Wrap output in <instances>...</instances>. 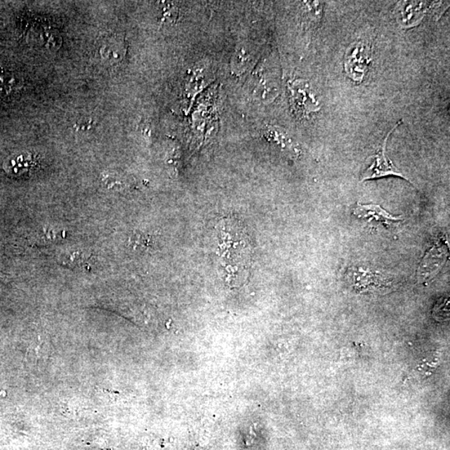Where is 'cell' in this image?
I'll use <instances>...</instances> for the list:
<instances>
[{
    "instance_id": "1",
    "label": "cell",
    "mask_w": 450,
    "mask_h": 450,
    "mask_svg": "<svg viewBox=\"0 0 450 450\" xmlns=\"http://www.w3.org/2000/svg\"><path fill=\"white\" fill-rule=\"evenodd\" d=\"M220 262L224 269L225 282L231 287H239L247 277L251 261V246L246 232L234 220H223L220 225Z\"/></svg>"
},
{
    "instance_id": "2",
    "label": "cell",
    "mask_w": 450,
    "mask_h": 450,
    "mask_svg": "<svg viewBox=\"0 0 450 450\" xmlns=\"http://www.w3.org/2000/svg\"><path fill=\"white\" fill-rule=\"evenodd\" d=\"M289 90L293 109L300 117H306L322 108L313 88L305 80L298 79L289 83Z\"/></svg>"
},
{
    "instance_id": "3",
    "label": "cell",
    "mask_w": 450,
    "mask_h": 450,
    "mask_svg": "<svg viewBox=\"0 0 450 450\" xmlns=\"http://www.w3.org/2000/svg\"><path fill=\"white\" fill-rule=\"evenodd\" d=\"M371 60V53L366 44L361 42L353 44L346 53V74L355 82L362 81Z\"/></svg>"
},
{
    "instance_id": "4",
    "label": "cell",
    "mask_w": 450,
    "mask_h": 450,
    "mask_svg": "<svg viewBox=\"0 0 450 450\" xmlns=\"http://www.w3.org/2000/svg\"><path fill=\"white\" fill-rule=\"evenodd\" d=\"M402 123V120L397 124L394 128H392L390 132L388 133L384 143L381 146V150L378 151V153L376 155H374L373 161L371 167L368 168L366 171H364L362 176V180H368L377 179V178H382L389 176H395L401 178H404L403 173L399 171V169L396 168L394 166V164L392 163L391 160L388 158L386 155V145L388 140L392 133L394 132L395 129L397 128L399 124Z\"/></svg>"
},
{
    "instance_id": "5",
    "label": "cell",
    "mask_w": 450,
    "mask_h": 450,
    "mask_svg": "<svg viewBox=\"0 0 450 450\" xmlns=\"http://www.w3.org/2000/svg\"><path fill=\"white\" fill-rule=\"evenodd\" d=\"M354 215L359 219L369 222H380L387 228L393 226L395 223L403 220L402 216H394L387 212L385 209L376 204H358L354 209Z\"/></svg>"
},
{
    "instance_id": "6",
    "label": "cell",
    "mask_w": 450,
    "mask_h": 450,
    "mask_svg": "<svg viewBox=\"0 0 450 450\" xmlns=\"http://www.w3.org/2000/svg\"><path fill=\"white\" fill-rule=\"evenodd\" d=\"M349 273L351 282L356 289L372 291L389 284L385 277L369 270L352 269Z\"/></svg>"
},
{
    "instance_id": "7",
    "label": "cell",
    "mask_w": 450,
    "mask_h": 450,
    "mask_svg": "<svg viewBox=\"0 0 450 450\" xmlns=\"http://www.w3.org/2000/svg\"><path fill=\"white\" fill-rule=\"evenodd\" d=\"M37 160L32 154L24 153L8 159L4 164V169L8 175L21 176L37 168Z\"/></svg>"
},
{
    "instance_id": "8",
    "label": "cell",
    "mask_w": 450,
    "mask_h": 450,
    "mask_svg": "<svg viewBox=\"0 0 450 450\" xmlns=\"http://www.w3.org/2000/svg\"><path fill=\"white\" fill-rule=\"evenodd\" d=\"M62 265L72 270H91L93 265L91 253L84 251L66 252L60 257Z\"/></svg>"
},
{
    "instance_id": "9",
    "label": "cell",
    "mask_w": 450,
    "mask_h": 450,
    "mask_svg": "<svg viewBox=\"0 0 450 450\" xmlns=\"http://www.w3.org/2000/svg\"><path fill=\"white\" fill-rule=\"evenodd\" d=\"M20 79L10 71L0 70V99L10 97L13 93L19 90Z\"/></svg>"
},
{
    "instance_id": "10",
    "label": "cell",
    "mask_w": 450,
    "mask_h": 450,
    "mask_svg": "<svg viewBox=\"0 0 450 450\" xmlns=\"http://www.w3.org/2000/svg\"><path fill=\"white\" fill-rule=\"evenodd\" d=\"M265 137L267 140L274 144L279 148L283 150H291L293 149V143L287 133L284 132V129L274 127L268 126L265 129Z\"/></svg>"
},
{
    "instance_id": "11",
    "label": "cell",
    "mask_w": 450,
    "mask_h": 450,
    "mask_svg": "<svg viewBox=\"0 0 450 450\" xmlns=\"http://www.w3.org/2000/svg\"><path fill=\"white\" fill-rule=\"evenodd\" d=\"M124 51L126 48L122 42L117 39L110 40L101 48V55L110 62H119L123 59Z\"/></svg>"
},
{
    "instance_id": "12",
    "label": "cell",
    "mask_w": 450,
    "mask_h": 450,
    "mask_svg": "<svg viewBox=\"0 0 450 450\" xmlns=\"http://www.w3.org/2000/svg\"><path fill=\"white\" fill-rule=\"evenodd\" d=\"M249 61H251V55L247 51V47H240L236 51L232 60V69L236 74H241L247 70Z\"/></svg>"
}]
</instances>
